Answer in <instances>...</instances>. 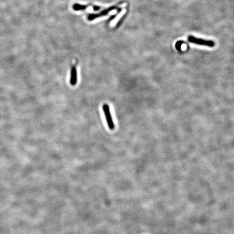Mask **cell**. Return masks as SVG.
Segmentation results:
<instances>
[{
	"label": "cell",
	"mask_w": 234,
	"mask_h": 234,
	"mask_svg": "<svg viewBox=\"0 0 234 234\" xmlns=\"http://www.w3.org/2000/svg\"><path fill=\"white\" fill-rule=\"evenodd\" d=\"M188 41L190 42H192L194 44H197L202 46H208L210 47H212L215 46V42L211 40H206L199 39L197 37H194L193 36H189L188 37Z\"/></svg>",
	"instance_id": "2"
},
{
	"label": "cell",
	"mask_w": 234,
	"mask_h": 234,
	"mask_svg": "<svg viewBox=\"0 0 234 234\" xmlns=\"http://www.w3.org/2000/svg\"><path fill=\"white\" fill-rule=\"evenodd\" d=\"M77 83V70L75 66H73L70 72V83L71 85L74 86Z\"/></svg>",
	"instance_id": "3"
},
{
	"label": "cell",
	"mask_w": 234,
	"mask_h": 234,
	"mask_svg": "<svg viewBox=\"0 0 234 234\" xmlns=\"http://www.w3.org/2000/svg\"><path fill=\"white\" fill-rule=\"evenodd\" d=\"M182 42L178 41L176 44V47L177 48V49L178 50H181V46H182Z\"/></svg>",
	"instance_id": "5"
},
{
	"label": "cell",
	"mask_w": 234,
	"mask_h": 234,
	"mask_svg": "<svg viewBox=\"0 0 234 234\" xmlns=\"http://www.w3.org/2000/svg\"><path fill=\"white\" fill-rule=\"evenodd\" d=\"M103 110L104 114H105V118L106 120L108 127L111 130H113L115 127L112 118L111 114L109 109V106L107 104H104L103 106Z\"/></svg>",
	"instance_id": "1"
},
{
	"label": "cell",
	"mask_w": 234,
	"mask_h": 234,
	"mask_svg": "<svg viewBox=\"0 0 234 234\" xmlns=\"http://www.w3.org/2000/svg\"><path fill=\"white\" fill-rule=\"evenodd\" d=\"M73 8H74L75 10H77V11H80V10H83V9H85L86 8V6H82V5H75L73 6Z\"/></svg>",
	"instance_id": "4"
}]
</instances>
